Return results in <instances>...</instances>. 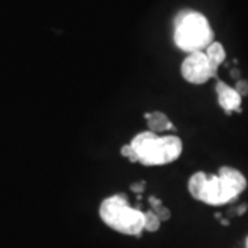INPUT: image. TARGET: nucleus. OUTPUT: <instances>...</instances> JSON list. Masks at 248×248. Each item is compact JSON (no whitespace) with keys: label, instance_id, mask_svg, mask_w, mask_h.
I'll return each mask as SVG.
<instances>
[{"label":"nucleus","instance_id":"obj_13","mask_svg":"<svg viewBox=\"0 0 248 248\" xmlns=\"http://www.w3.org/2000/svg\"><path fill=\"white\" fill-rule=\"evenodd\" d=\"M131 190H133L134 193H142L143 190H145V182H135V184H133L131 185V187H130Z\"/></svg>","mask_w":248,"mask_h":248},{"label":"nucleus","instance_id":"obj_3","mask_svg":"<svg viewBox=\"0 0 248 248\" xmlns=\"http://www.w3.org/2000/svg\"><path fill=\"white\" fill-rule=\"evenodd\" d=\"M130 145L137 153L138 163L143 166H164L181 156L184 145L175 135L160 137L153 131H143L135 135Z\"/></svg>","mask_w":248,"mask_h":248},{"label":"nucleus","instance_id":"obj_12","mask_svg":"<svg viewBox=\"0 0 248 248\" xmlns=\"http://www.w3.org/2000/svg\"><path fill=\"white\" fill-rule=\"evenodd\" d=\"M236 91L239 93L241 97H246L248 95V81L247 80H239L234 86Z\"/></svg>","mask_w":248,"mask_h":248},{"label":"nucleus","instance_id":"obj_14","mask_svg":"<svg viewBox=\"0 0 248 248\" xmlns=\"http://www.w3.org/2000/svg\"><path fill=\"white\" fill-rule=\"evenodd\" d=\"M149 204H151V207L153 208V207H157L160 204H163V202H161L160 199H157L156 196H151V197H149Z\"/></svg>","mask_w":248,"mask_h":248},{"label":"nucleus","instance_id":"obj_9","mask_svg":"<svg viewBox=\"0 0 248 248\" xmlns=\"http://www.w3.org/2000/svg\"><path fill=\"white\" fill-rule=\"evenodd\" d=\"M145 215V231L146 232H157L160 229V225H161V221L157 218V215L153 213L152 210L143 213Z\"/></svg>","mask_w":248,"mask_h":248},{"label":"nucleus","instance_id":"obj_16","mask_svg":"<svg viewBox=\"0 0 248 248\" xmlns=\"http://www.w3.org/2000/svg\"><path fill=\"white\" fill-rule=\"evenodd\" d=\"M232 75H233V78H239V71H233L232 72Z\"/></svg>","mask_w":248,"mask_h":248},{"label":"nucleus","instance_id":"obj_11","mask_svg":"<svg viewBox=\"0 0 248 248\" xmlns=\"http://www.w3.org/2000/svg\"><path fill=\"white\" fill-rule=\"evenodd\" d=\"M120 153H122V156L125 157V159H128L130 161H133V163H138V159H137V153L134 151V148L128 143V145H124L122 146V149H120Z\"/></svg>","mask_w":248,"mask_h":248},{"label":"nucleus","instance_id":"obj_7","mask_svg":"<svg viewBox=\"0 0 248 248\" xmlns=\"http://www.w3.org/2000/svg\"><path fill=\"white\" fill-rule=\"evenodd\" d=\"M145 119L149 130L153 133H161V131H170V130H175L174 124L171 123V120L169 119V116L163 112L155 110V112H149L145 113Z\"/></svg>","mask_w":248,"mask_h":248},{"label":"nucleus","instance_id":"obj_1","mask_svg":"<svg viewBox=\"0 0 248 248\" xmlns=\"http://www.w3.org/2000/svg\"><path fill=\"white\" fill-rule=\"evenodd\" d=\"M247 187V179L239 170L223 166L218 174L195 172L189 178L190 196L208 205H223L236 200Z\"/></svg>","mask_w":248,"mask_h":248},{"label":"nucleus","instance_id":"obj_6","mask_svg":"<svg viewBox=\"0 0 248 248\" xmlns=\"http://www.w3.org/2000/svg\"><path fill=\"white\" fill-rule=\"evenodd\" d=\"M215 91H217V95H218V104L221 105V108L226 113L240 112L241 110L243 97L236 91L234 87H231L225 81L218 80V83L215 86Z\"/></svg>","mask_w":248,"mask_h":248},{"label":"nucleus","instance_id":"obj_5","mask_svg":"<svg viewBox=\"0 0 248 248\" xmlns=\"http://www.w3.org/2000/svg\"><path fill=\"white\" fill-rule=\"evenodd\" d=\"M217 73L218 68L210 62L204 51L187 54L181 65V75L190 84H204L215 78Z\"/></svg>","mask_w":248,"mask_h":248},{"label":"nucleus","instance_id":"obj_8","mask_svg":"<svg viewBox=\"0 0 248 248\" xmlns=\"http://www.w3.org/2000/svg\"><path fill=\"white\" fill-rule=\"evenodd\" d=\"M204 53L207 55V58L210 60V62L217 68H219V65H222V62L225 61V57H226L225 48L219 42H213L204 50Z\"/></svg>","mask_w":248,"mask_h":248},{"label":"nucleus","instance_id":"obj_15","mask_svg":"<svg viewBox=\"0 0 248 248\" xmlns=\"http://www.w3.org/2000/svg\"><path fill=\"white\" fill-rule=\"evenodd\" d=\"M246 210H247V205H246V204H243V205H240V207H239V210H237V214H239V215H241V214L246 213Z\"/></svg>","mask_w":248,"mask_h":248},{"label":"nucleus","instance_id":"obj_17","mask_svg":"<svg viewBox=\"0 0 248 248\" xmlns=\"http://www.w3.org/2000/svg\"><path fill=\"white\" fill-rule=\"evenodd\" d=\"M246 248H248V237H247V240H246Z\"/></svg>","mask_w":248,"mask_h":248},{"label":"nucleus","instance_id":"obj_10","mask_svg":"<svg viewBox=\"0 0 248 248\" xmlns=\"http://www.w3.org/2000/svg\"><path fill=\"white\" fill-rule=\"evenodd\" d=\"M152 211L157 215V218H159L161 222L169 221L170 218H171V213H170V210L166 207V205H163V204H160V205H157V207H153V208H152Z\"/></svg>","mask_w":248,"mask_h":248},{"label":"nucleus","instance_id":"obj_4","mask_svg":"<svg viewBox=\"0 0 248 248\" xmlns=\"http://www.w3.org/2000/svg\"><path fill=\"white\" fill-rule=\"evenodd\" d=\"M99 217L110 229L127 236H141L145 231V215L133 208L124 195H113L99 205Z\"/></svg>","mask_w":248,"mask_h":248},{"label":"nucleus","instance_id":"obj_2","mask_svg":"<svg viewBox=\"0 0 248 248\" xmlns=\"http://www.w3.org/2000/svg\"><path fill=\"white\" fill-rule=\"evenodd\" d=\"M214 42V32L202 13L182 10L174 19V43L185 53L204 51Z\"/></svg>","mask_w":248,"mask_h":248}]
</instances>
